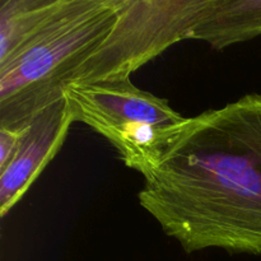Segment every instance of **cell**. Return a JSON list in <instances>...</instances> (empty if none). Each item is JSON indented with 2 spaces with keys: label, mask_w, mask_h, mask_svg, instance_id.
I'll return each instance as SVG.
<instances>
[{
  "label": "cell",
  "mask_w": 261,
  "mask_h": 261,
  "mask_svg": "<svg viewBox=\"0 0 261 261\" xmlns=\"http://www.w3.org/2000/svg\"><path fill=\"white\" fill-rule=\"evenodd\" d=\"M74 121L106 138L125 166L147 175L168 138L186 117L167 99L138 88L130 78L70 84L64 91Z\"/></svg>",
  "instance_id": "cell-3"
},
{
  "label": "cell",
  "mask_w": 261,
  "mask_h": 261,
  "mask_svg": "<svg viewBox=\"0 0 261 261\" xmlns=\"http://www.w3.org/2000/svg\"><path fill=\"white\" fill-rule=\"evenodd\" d=\"M59 0H2L0 61L12 56L54 12Z\"/></svg>",
  "instance_id": "cell-7"
},
{
  "label": "cell",
  "mask_w": 261,
  "mask_h": 261,
  "mask_svg": "<svg viewBox=\"0 0 261 261\" xmlns=\"http://www.w3.org/2000/svg\"><path fill=\"white\" fill-rule=\"evenodd\" d=\"M74 121L65 96L38 112L22 129L14 155L0 168V216L4 218L24 196L63 147Z\"/></svg>",
  "instance_id": "cell-5"
},
{
  "label": "cell",
  "mask_w": 261,
  "mask_h": 261,
  "mask_svg": "<svg viewBox=\"0 0 261 261\" xmlns=\"http://www.w3.org/2000/svg\"><path fill=\"white\" fill-rule=\"evenodd\" d=\"M122 0H59L31 37L0 61V129L20 130L64 97L111 32Z\"/></svg>",
  "instance_id": "cell-2"
},
{
  "label": "cell",
  "mask_w": 261,
  "mask_h": 261,
  "mask_svg": "<svg viewBox=\"0 0 261 261\" xmlns=\"http://www.w3.org/2000/svg\"><path fill=\"white\" fill-rule=\"evenodd\" d=\"M260 35L261 0H211L190 40L222 50Z\"/></svg>",
  "instance_id": "cell-6"
},
{
  "label": "cell",
  "mask_w": 261,
  "mask_h": 261,
  "mask_svg": "<svg viewBox=\"0 0 261 261\" xmlns=\"http://www.w3.org/2000/svg\"><path fill=\"white\" fill-rule=\"evenodd\" d=\"M143 177L140 206L184 251L261 255V94L186 117Z\"/></svg>",
  "instance_id": "cell-1"
},
{
  "label": "cell",
  "mask_w": 261,
  "mask_h": 261,
  "mask_svg": "<svg viewBox=\"0 0 261 261\" xmlns=\"http://www.w3.org/2000/svg\"><path fill=\"white\" fill-rule=\"evenodd\" d=\"M209 3L211 0H122L111 32L75 71L70 84L130 78L171 46L190 40Z\"/></svg>",
  "instance_id": "cell-4"
},
{
  "label": "cell",
  "mask_w": 261,
  "mask_h": 261,
  "mask_svg": "<svg viewBox=\"0 0 261 261\" xmlns=\"http://www.w3.org/2000/svg\"><path fill=\"white\" fill-rule=\"evenodd\" d=\"M20 135H22V129H0V168L5 167L14 155Z\"/></svg>",
  "instance_id": "cell-8"
}]
</instances>
